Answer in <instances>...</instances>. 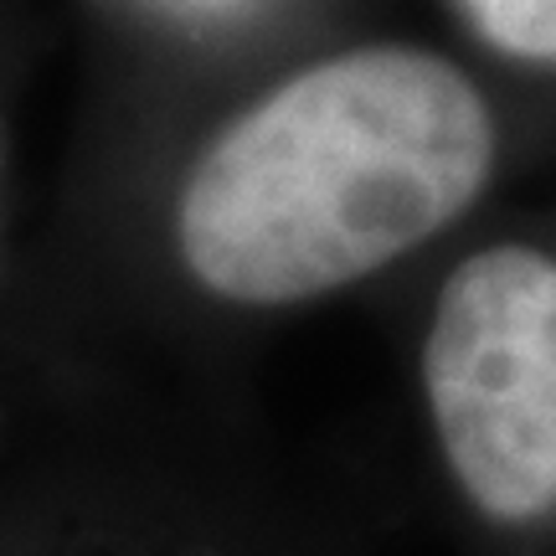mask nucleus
Segmentation results:
<instances>
[{
    "label": "nucleus",
    "mask_w": 556,
    "mask_h": 556,
    "mask_svg": "<svg viewBox=\"0 0 556 556\" xmlns=\"http://www.w3.org/2000/svg\"><path fill=\"white\" fill-rule=\"evenodd\" d=\"M495 165L475 83L417 47L315 62L242 109L180 176L170 238L227 304H299L458 222Z\"/></svg>",
    "instance_id": "nucleus-1"
},
{
    "label": "nucleus",
    "mask_w": 556,
    "mask_h": 556,
    "mask_svg": "<svg viewBox=\"0 0 556 556\" xmlns=\"http://www.w3.org/2000/svg\"><path fill=\"white\" fill-rule=\"evenodd\" d=\"M443 458L490 520L556 510V258L500 242L458 263L422 345Z\"/></svg>",
    "instance_id": "nucleus-2"
},
{
    "label": "nucleus",
    "mask_w": 556,
    "mask_h": 556,
    "mask_svg": "<svg viewBox=\"0 0 556 556\" xmlns=\"http://www.w3.org/2000/svg\"><path fill=\"white\" fill-rule=\"evenodd\" d=\"M490 47L526 62H556V0H458Z\"/></svg>",
    "instance_id": "nucleus-3"
},
{
    "label": "nucleus",
    "mask_w": 556,
    "mask_h": 556,
    "mask_svg": "<svg viewBox=\"0 0 556 556\" xmlns=\"http://www.w3.org/2000/svg\"><path fill=\"white\" fill-rule=\"evenodd\" d=\"M0 186H5V124H0Z\"/></svg>",
    "instance_id": "nucleus-4"
}]
</instances>
